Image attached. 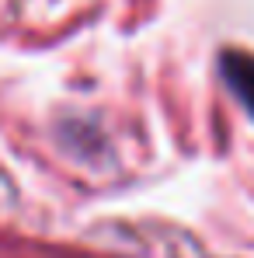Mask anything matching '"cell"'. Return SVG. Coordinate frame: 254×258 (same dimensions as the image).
<instances>
[{
	"mask_svg": "<svg viewBox=\"0 0 254 258\" xmlns=\"http://www.w3.org/2000/svg\"><path fill=\"white\" fill-rule=\"evenodd\" d=\"M219 70H223V81L230 84V91L237 94V101L254 119V56L240 52V49H226L219 56Z\"/></svg>",
	"mask_w": 254,
	"mask_h": 258,
	"instance_id": "6da1fadb",
	"label": "cell"
}]
</instances>
